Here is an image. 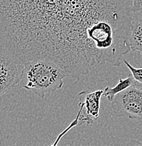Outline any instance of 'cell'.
I'll list each match as a JSON object with an SVG mask.
<instances>
[{
	"label": "cell",
	"mask_w": 142,
	"mask_h": 146,
	"mask_svg": "<svg viewBox=\"0 0 142 146\" xmlns=\"http://www.w3.org/2000/svg\"><path fill=\"white\" fill-rule=\"evenodd\" d=\"M132 0H0V47L18 65L59 64L79 79L131 51Z\"/></svg>",
	"instance_id": "6da1fadb"
},
{
	"label": "cell",
	"mask_w": 142,
	"mask_h": 146,
	"mask_svg": "<svg viewBox=\"0 0 142 146\" xmlns=\"http://www.w3.org/2000/svg\"><path fill=\"white\" fill-rule=\"evenodd\" d=\"M19 84L41 98L61 89L68 77L59 64L49 60L35 59L23 64Z\"/></svg>",
	"instance_id": "7a4b0ae2"
},
{
	"label": "cell",
	"mask_w": 142,
	"mask_h": 146,
	"mask_svg": "<svg viewBox=\"0 0 142 146\" xmlns=\"http://www.w3.org/2000/svg\"><path fill=\"white\" fill-rule=\"evenodd\" d=\"M111 108L118 117H127L142 125V89L137 84L117 94Z\"/></svg>",
	"instance_id": "3957f363"
},
{
	"label": "cell",
	"mask_w": 142,
	"mask_h": 146,
	"mask_svg": "<svg viewBox=\"0 0 142 146\" xmlns=\"http://www.w3.org/2000/svg\"><path fill=\"white\" fill-rule=\"evenodd\" d=\"M81 101L79 103L77 113L78 125L91 124L98 119L100 114V104L101 97L103 96V90H97L92 92L84 91L79 94Z\"/></svg>",
	"instance_id": "277c9868"
},
{
	"label": "cell",
	"mask_w": 142,
	"mask_h": 146,
	"mask_svg": "<svg viewBox=\"0 0 142 146\" xmlns=\"http://www.w3.org/2000/svg\"><path fill=\"white\" fill-rule=\"evenodd\" d=\"M18 64L0 47V96L19 84Z\"/></svg>",
	"instance_id": "5b68a950"
},
{
	"label": "cell",
	"mask_w": 142,
	"mask_h": 146,
	"mask_svg": "<svg viewBox=\"0 0 142 146\" xmlns=\"http://www.w3.org/2000/svg\"><path fill=\"white\" fill-rule=\"evenodd\" d=\"M136 84H137V82L134 80L133 76L130 74L126 78L120 79L118 83L114 87L110 88L109 86H106L103 89V96H106L108 101L111 103L117 94L123 92L130 86Z\"/></svg>",
	"instance_id": "8992f818"
},
{
	"label": "cell",
	"mask_w": 142,
	"mask_h": 146,
	"mask_svg": "<svg viewBox=\"0 0 142 146\" xmlns=\"http://www.w3.org/2000/svg\"><path fill=\"white\" fill-rule=\"evenodd\" d=\"M129 46L131 51H139L142 55V19L131 22Z\"/></svg>",
	"instance_id": "52a82bcc"
},
{
	"label": "cell",
	"mask_w": 142,
	"mask_h": 146,
	"mask_svg": "<svg viewBox=\"0 0 142 146\" xmlns=\"http://www.w3.org/2000/svg\"><path fill=\"white\" fill-rule=\"evenodd\" d=\"M123 62L129 70L131 74L133 76L134 79L137 82V83L142 84V67L141 68L134 67L126 60H123Z\"/></svg>",
	"instance_id": "ba28073f"
},
{
	"label": "cell",
	"mask_w": 142,
	"mask_h": 146,
	"mask_svg": "<svg viewBox=\"0 0 142 146\" xmlns=\"http://www.w3.org/2000/svg\"><path fill=\"white\" fill-rule=\"evenodd\" d=\"M131 11L134 13H142V0H132Z\"/></svg>",
	"instance_id": "9c48e42d"
}]
</instances>
